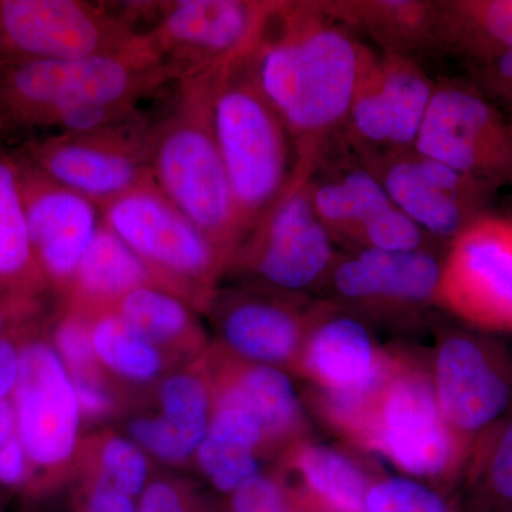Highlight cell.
I'll return each instance as SVG.
<instances>
[{
	"label": "cell",
	"mask_w": 512,
	"mask_h": 512,
	"mask_svg": "<svg viewBox=\"0 0 512 512\" xmlns=\"http://www.w3.org/2000/svg\"><path fill=\"white\" fill-rule=\"evenodd\" d=\"M376 50L330 18L320 0H268L248 52L259 89L313 171L339 143L357 86Z\"/></svg>",
	"instance_id": "cell-1"
},
{
	"label": "cell",
	"mask_w": 512,
	"mask_h": 512,
	"mask_svg": "<svg viewBox=\"0 0 512 512\" xmlns=\"http://www.w3.org/2000/svg\"><path fill=\"white\" fill-rule=\"evenodd\" d=\"M248 52L188 79L207 107L234 198L241 242L284 197L298 173L292 138L259 89Z\"/></svg>",
	"instance_id": "cell-2"
},
{
	"label": "cell",
	"mask_w": 512,
	"mask_h": 512,
	"mask_svg": "<svg viewBox=\"0 0 512 512\" xmlns=\"http://www.w3.org/2000/svg\"><path fill=\"white\" fill-rule=\"evenodd\" d=\"M346 443L380 454L443 493L468 466L467 451L441 413L430 365L399 346Z\"/></svg>",
	"instance_id": "cell-3"
},
{
	"label": "cell",
	"mask_w": 512,
	"mask_h": 512,
	"mask_svg": "<svg viewBox=\"0 0 512 512\" xmlns=\"http://www.w3.org/2000/svg\"><path fill=\"white\" fill-rule=\"evenodd\" d=\"M180 86V99L170 114L146 126L151 178L231 262L241 237L227 171L197 86L190 80Z\"/></svg>",
	"instance_id": "cell-4"
},
{
	"label": "cell",
	"mask_w": 512,
	"mask_h": 512,
	"mask_svg": "<svg viewBox=\"0 0 512 512\" xmlns=\"http://www.w3.org/2000/svg\"><path fill=\"white\" fill-rule=\"evenodd\" d=\"M101 220L143 259L161 288L195 309H210L228 258L154 183L101 208Z\"/></svg>",
	"instance_id": "cell-5"
},
{
	"label": "cell",
	"mask_w": 512,
	"mask_h": 512,
	"mask_svg": "<svg viewBox=\"0 0 512 512\" xmlns=\"http://www.w3.org/2000/svg\"><path fill=\"white\" fill-rule=\"evenodd\" d=\"M311 174L298 168L284 197L232 255L227 274L242 286L319 299L340 249L313 208Z\"/></svg>",
	"instance_id": "cell-6"
},
{
	"label": "cell",
	"mask_w": 512,
	"mask_h": 512,
	"mask_svg": "<svg viewBox=\"0 0 512 512\" xmlns=\"http://www.w3.org/2000/svg\"><path fill=\"white\" fill-rule=\"evenodd\" d=\"M173 79L150 42L74 60H23L8 74L6 93L19 109L50 121L64 110L100 106L133 111L144 94Z\"/></svg>",
	"instance_id": "cell-7"
},
{
	"label": "cell",
	"mask_w": 512,
	"mask_h": 512,
	"mask_svg": "<svg viewBox=\"0 0 512 512\" xmlns=\"http://www.w3.org/2000/svg\"><path fill=\"white\" fill-rule=\"evenodd\" d=\"M430 372L448 429L470 461L512 414V353L478 330L441 329Z\"/></svg>",
	"instance_id": "cell-8"
},
{
	"label": "cell",
	"mask_w": 512,
	"mask_h": 512,
	"mask_svg": "<svg viewBox=\"0 0 512 512\" xmlns=\"http://www.w3.org/2000/svg\"><path fill=\"white\" fill-rule=\"evenodd\" d=\"M441 256L437 249L340 251L319 299L367 325L412 326L436 308Z\"/></svg>",
	"instance_id": "cell-9"
},
{
	"label": "cell",
	"mask_w": 512,
	"mask_h": 512,
	"mask_svg": "<svg viewBox=\"0 0 512 512\" xmlns=\"http://www.w3.org/2000/svg\"><path fill=\"white\" fill-rule=\"evenodd\" d=\"M436 308L480 332L512 333V217L485 212L448 242Z\"/></svg>",
	"instance_id": "cell-10"
},
{
	"label": "cell",
	"mask_w": 512,
	"mask_h": 512,
	"mask_svg": "<svg viewBox=\"0 0 512 512\" xmlns=\"http://www.w3.org/2000/svg\"><path fill=\"white\" fill-rule=\"evenodd\" d=\"M414 150L490 185H512V120L471 82L436 83Z\"/></svg>",
	"instance_id": "cell-11"
},
{
	"label": "cell",
	"mask_w": 512,
	"mask_h": 512,
	"mask_svg": "<svg viewBox=\"0 0 512 512\" xmlns=\"http://www.w3.org/2000/svg\"><path fill=\"white\" fill-rule=\"evenodd\" d=\"M268 0H173L148 3L151 28L143 33L171 76L211 72L251 49Z\"/></svg>",
	"instance_id": "cell-12"
},
{
	"label": "cell",
	"mask_w": 512,
	"mask_h": 512,
	"mask_svg": "<svg viewBox=\"0 0 512 512\" xmlns=\"http://www.w3.org/2000/svg\"><path fill=\"white\" fill-rule=\"evenodd\" d=\"M436 82L419 60L376 52L366 67L340 141L360 161L413 150Z\"/></svg>",
	"instance_id": "cell-13"
},
{
	"label": "cell",
	"mask_w": 512,
	"mask_h": 512,
	"mask_svg": "<svg viewBox=\"0 0 512 512\" xmlns=\"http://www.w3.org/2000/svg\"><path fill=\"white\" fill-rule=\"evenodd\" d=\"M127 18L79 0H3L0 43L25 60H74L144 45Z\"/></svg>",
	"instance_id": "cell-14"
},
{
	"label": "cell",
	"mask_w": 512,
	"mask_h": 512,
	"mask_svg": "<svg viewBox=\"0 0 512 512\" xmlns=\"http://www.w3.org/2000/svg\"><path fill=\"white\" fill-rule=\"evenodd\" d=\"M393 204L439 244L485 214L494 188L416 150L362 161Z\"/></svg>",
	"instance_id": "cell-15"
},
{
	"label": "cell",
	"mask_w": 512,
	"mask_h": 512,
	"mask_svg": "<svg viewBox=\"0 0 512 512\" xmlns=\"http://www.w3.org/2000/svg\"><path fill=\"white\" fill-rule=\"evenodd\" d=\"M316 299L239 286L215 293L218 348L228 355L295 372Z\"/></svg>",
	"instance_id": "cell-16"
},
{
	"label": "cell",
	"mask_w": 512,
	"mask_h": 512,
	"mask_svg": "<svg viewBox=\"0 0 512 512\" xmlns=\"http://www.w3.org/2000/svg\"><path fill=\"white\" fill-rule=\"evenodd\" d=\"M45 177L99 205L153 183L146 126L123 123L92 134H63L37 154Z\"/></svg>",
	"instance_id": "cell-17"
},
{
	"label": "cell",
	"mask_w": 512,
	"mask_h": 512,
	"mask_svg": "<svg viewBox=\"0 0 512 512\" xmlns=\"http://www.w3.org/2000/svg\"><path fill=\"white\" fill-rule=\"evenodd\" d=\"M19 440L37 466H63L77 453L82 416L72 376L52 346L20 352L15 387Z\"/></svg>",
	"instance_id": "cell-18"
},
{
	"label": "cell",
	"mask_w": 512,
	"mask_h": 512,
	"mask_svg": "<svg viewBox=\"0 0 512 512\" xmlns=\"http://www.w3.org/2000/svg\"><path fill=\"white\" fill-rule=\"evenodd\" d=\"M319 220L342 251L369 249L396 205L382 183L339 141L309 177Z\"/></svg>",
	"instance_id": "cell-19"
},
{
	"label": "cell",
	"mask_w": 512,
	"mask_h": 512,
	"mask_svg": "<svg viewBox=\"0 0 512 512\" xmlns=\"http://www.w3.org/2000/svg\"><path fill=\"white\" fill-rule=\"evenodd\" d=\"M212 402L242 407L261 423L272 453L308 440V420L291 377L279 367L245 362L218 348L205 362Z\"/></svg>",
	"instance_id": "cell-20"
},
{
	"label": "cell",
	"mask_w": 512,
	"mask_h": 512,
	"mask_svg": "<svg viewBox=\"0 0 512 512\" xmlns=\"http://www.w3.org/2000/svg\"><path fill=\"white\" fill-rule=\"evenodd\" d=\"M384 350L365 320L335 303L316 299L293 373L311 389H350L375 375Z\"/></svg>",
	"instance_id": "cell-21"
},
{
	"label": "cell",
	"mask_w": 512,
	"mask_h": 512,
	"mask_svg": "<svg viewBox=\"0 0 512 512\" xmlns=\"http://www.w3.org/2000/svg\"><path fill=\"white\" fill-rule=\"evenodd\" d=\"M22 192L33 251L47 274L70 288L103 221L100 207L45 175L22 184Z\"/></svg>",
	"instance_id": "cell-22"
},
{
	"label": "cell",
	"mask_w": 512,
	"mask_h": 512,
	"mask_svg": "<svg viewBox=\"0 0 512 512\" xmlns=\"http://www.w3.org/2000/svg\"><path fill=\"white\" fill-rule=\"evenodd\" d=\"M212 387L205 362L163 377L157 389V413L143 414L138 439L147 453L167 464L187 463L207 434Z\"/></svg>",
	"instance_id": "cell-23"
},
{
	"label": "cell",
	"mask_w": 512,
	"mask_h": 512,
	"mask_svg": "<svg viewBox=\"0 0 512 512\" xmlns=\"http://www.w3.org/2000/svg\"><path fill=\"white\" fill-rule=\"evenodd\" d=\"M281 478L309 512H363L377 477L342 448L303 440L281 456Z\"/></svg>",
	"instance_id": "cell-24"
},
{
	"label": "cell",
	"mask_w": 512,
	"mask_h": 512,
	"mask_svg": "<svg viewBox=\"0 0 512 512\" xmlns=\"http://www.w3.org/2000/svg\"><path fill=\"white\" fill-rule=\"evenodd\" d=\"M323 10L379 52L419 60L440 55L437 0H320Z\"/></svg>",
	"instance_id": "cell-25"
},
{
	"label": "cell",
	"mask_w": 512,
	"mask_h": 512,
	"mask_svg": "<svg viewBox=\"0 0 512 512\" xmlns=\"http://www.w3.org/2000/svg\"><path fill=\"white\" fill-rule=\"evenodd\" d=\"M272 456L261 423L242 407L217 403L195 461L215 490L234 494L261 474V460Z\"/></svg>",
	"instance_id": "cell-26"
},
{
	"label": "cell",
	"mask_w": 512,
	"mask_h": 512,
	"mask_svg": "<svg viewBox=\"0 0 512 512\" xmlns=\"http://www.w3.org/2000/svg\"><path fill=\"white\" fill-rule=\"evenodd\" d=\"M158 285L156 276L103 221L74 275V309L87 315L113 308L127 293Z\"/></svg>",
	"instance_id": "cell-27"
},
{
	"label": "cell",
	"mask_w": 512,
	"mask_h": 512,
	"mask_svg": "<svg viewBox=\"0 0 512 512\" xmlns=\"http://www.w3.org/2000/svg\"><path fill=\"white\" fill-rule=\"evenodd\" d=\"M437 43L470 66L512 52V0H437Z\"/></svg>",
	"instance_id": "cell-28"
},
{
	"label": "cell",
	"mask_w": 512,
	"mask_h": 512,
	"mask_svg": "<svg viewBox=\"0 0 512 512\" xmlns=\"http://www.w3.org/2000/svg\"><path fill=\"white\" fill-rule=\"evenodd\" d=\"M191 308L175 293L150 285L127 293L111 309L168 355L195 356L207 339Z\"/></svg>",
	"instance_id": "cell-29"
},
{
	"label": "cell",
	"mask_w": 512,
	"mask_h": 512,
	"mask_svg": "<svg viewBox=\"0 0 512 512\" xmlns=\"http://www.w3.org/2000/svg\"><path fill=\"white\" fill-rule=\"evenodd\" d=\"M87 316L101 369L128 383L148 384L160 379L170 365L171 355L128 325L113 309Z\"/></svg>",
	"instance_id": "cell-30"
},
{
	"label": "cell",
	"mask_w": 512,
	"mask_h": 512,
	"mask_svg": "<svg viewBox=\"0 0 512 512\" xmlns=\"http://www.w3.org/2000/svg\"><path fill=\"white\" fill-rule=\"evenodd\" d=\"M464 477L485 510L512 512V414L478 444Z\"/></svg>",
	"instance_id": "cell-31"
},
{
	"label": "cell",
	"mask_w": 512,
	"mask_h": 512,
	"mask_svg": "<svg viewBox=\"0 0 512 512\" xmlns=\"http://www.w3.org/2000/svg\"><path fill=\"white\" fill-rule=\"evenodd\" d=\"M94 477L130 497L143 493L150 476L147 454L127 437L104 433L90 441L86 453Z\"/></svg>",
	"instance_id": "cell-32"
},
{
	"label": "cell",
	"mask_w": 512,
	"mask_h": 512,
	"mask_svg": "<svg viewBox=\"0 0 512 512\" xmlns=\"http://www.w3.org/2000/svg\"><path fill=\"white\" fill-rule=\"evenodd\" d=\"M32 255L22 181L0 158V276L20 274Z\"/></svg>",
	"instance_id": "cell-33"
},
{
	"label": "cell",
	"mask_w": 512,
	"mask_h": 512,
	"mask_svg": "<svg viewBox=\"0 0 512 512\" xmlns=\"http://www.w3.org/2000/svg\"><path fill=\"white\" fill-rule=\"evenodd\" d=\"M363 512H454L443 491L412 478L377 476Z\"/></svg>",
	"instance_id": "cell-34"
},
{
	"label": "cell",
	"mask_w": 512,
	"mask_h": 512,
	"mask_svg": "<svg viewBox=\"0 0 512 512\" xmlns=\"http://www.w3.org/2000/svg\"><path fill=\"white\" fill-rule=\"evenodd\" d=\"M56 352L70 376L79 379H101L103 370L94 353L90 319L86 313L73 309L60 322L55 336Z\"/></svg>",
	"instance_id": "cell-35"
},
{
	"label": "cell",
	"mask_w": 512,
	"mask_h": 512,
	"mask_svg": "<svg viewBox=\"0 0 512 512\" xmlns=\"http://www.w3.org/2000/svg\"><path fill=\"white\" fill-rule=\"evenodd\" d=\"M229 512H309L279 476L251 478L232 494Z\"/></svg>",
	"instance_id": "cell-36"
},
{
	"label": "cell",
	"mask_w": 512,
	"mask_h": 512,
	"mask_svg": "<svg viewBox=\"0 0 512 512\" xmlns=\"http://www.w3.org/2000/svg\"><path fill=\"white\" fill-rule=\"evenodd\" d=\"M470 67L471 83L512 120V52Z\"/></svg>",
	"instance_id": "cell-37"
},
{
	"label": "cell",
	"mask_w": 512,
	"mask_h": 512,
	"mask_svg": "<svg viewBox=\"0 0 512 512\" xmlns=\"http://www.w3.org/2000/svg\"><path fill=\"white\" fill-rule=\"evenodd\" d=\"M72 380L82 420L101 421L114 413L116 403L103 379L72 377Z\"/></svg>",
	"instance_id": "cell-38"
},
{
	"label": "cell",
	"mask_w": 512,
	"mask_h": 512,
	"mask_svg": "<svg viewBox=\"0 0 512 512\" xmlns=\"http://www.w3.org/2000/svg\"><path fill=\"white\" fill-rule=\"evenodd\" d=\"M87 512H138L133 497L93 478L87 494Z\"/></svg>",
	"instance_id": "cell-39"
},
{
	"label": "cell",
	"mask_w": 512,
	"mask_h": 512,
	"mask_svg": "<svg viewBox=\"0 0 512 512\" xmlns=\"http://www.w3.org/2000/svg\"><path fill=\"white\" fill-rule=\"evenodd\" d=\"M138 512H187L180 491L170 481H156L143 491Z\"/></svg>",
	"instance_id": "cell-40"
},
{
	"label": "cell",
	"mask_w": 512,
	"mask_h": 512,
	"mask_svg": "<svg viewBox=\"0 0 512 512\" xmlns=\"http://www.w3.org/2000/svg\"><path fill=\"white\" fill-rule=\"evenodd\" d=\"M25 448L16 437H10L0 448V483L16 484L25 474Z\"/></svg>",
	"instance_id": "cell-41"
},
{
	"label": "cell",
	"mask_w": 512,
	"mask_h": 512,
	"mask_svg": "<svg viewBox=\"0 0 512 512\" xmlns=\"http://www.w3.org/2000/svg\"><path fill=\"white\" fill-rule=\"evenodd\" d=\"M20 353L8 340L0 339V400H5L16 387L19 376Z\"/></svg>",
	"instance_id": "cell-42"
},
{
	"label": "cell",
	"mask_w": 512,
	"mask_h": 512,
	"mask_svg": "<svg viewBox=\"0 0 512 512\" xmlns=\"http://www.w3.org/2000/svg\"><path fill=\"white\" fill-rule=\"evenodd\" d=\"M15 410L6 400H0V448L12 437L15 426Z\"/></svg>",
	"instance_id": "cell-43"
},
{
	"label": "cell",
	"mask_w": 512,
	"mask_h": 512,
	"mask_svg": "<svg viewBox=\"0 0 512 512\" xmlns=\"http://www.w3.org/2000/svg\"><path fill=\"white\" fill-rule=\"evenodd\" d=\"M2 325H3V319H2V315H0V329H2Z\"/></svg>",
	"instance_id": "cell-44"
}]
</instances>
